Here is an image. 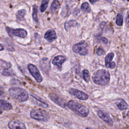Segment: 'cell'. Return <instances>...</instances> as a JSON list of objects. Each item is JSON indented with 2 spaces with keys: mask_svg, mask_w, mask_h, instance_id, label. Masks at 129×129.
I'll return each instance as SVG.
<instances>
[{
  "mask_svg": "<svg viewBox=\"0 0 129 129\" xmlns=\"http://www.w3.org/2000/svg\"><path fill=\"white\" fill-rule=\"evenodd\" d=\"M96 53L98 55H102L104 54L105 51L101 47H98L96 50Z\"/></svg>",
  "mask_w": 129,
  "mask_h": 129,
  "instance_id": "cell-28",
  "label": "cell"
},
{
  "mask_svg": "<svg viewBox=\"0 0 129 129\" xmlns=\"http://www.w3.org/2000/svg\"><path fill=\"white\" fill-rule=\"evenodd\" d=\"M12 104L7 101L0 99V108L4 110H10L12 108Z\"/></svg>",
  "mask_w": 129,
  "mask_h": 129,
  "instance_id": "cell-15",
  "label": "cell"
},
{
  "mask_svg": "<svg viewBox=\"0 0 129 129\" xmlns=\"http://www.w3.org/2000/svg\"><path fill=\"white\" fill-rule=\"evenodd\" d=\"M28 69L31 74V75L34 78L36 81L38 83H40L43 80V78L41 75L37 68L32 63H29L28 65Z\"/></svg>",
  "mask_w": 129,
  "mask_h": 129,
  "instance_id": "cell-7",
  "label": "cell"
},
{
  "mask_svg": "<svg viewBox=\"0 0 129 129\" xmlns=\"http://www.w3.org/2000/svg\"><path fill=\"white\" fill-rule=\"evenodd\" d=\"M11 97L18 102H22L28 100L29 95L27 91L19 87H13L9 89Z\"/></svg>",
  "mask_w": 129,
  "mask_h": 129,
  "instance_id": "cell-3",
  "label": "cell"
},
{
  "mask_svg": "<svg viewBox=\"0 0 129 129\" xmlns=\"http://www.w3.org/2000/svg\"><path fill=\"white\" fill-rule=\"evenodd\" d=\"M48 3H49V1L43 0L42 1L41 6L40 7V11L41 13H43L46 10V8H47Z\"/></svg>",
  "mask_w": 129,
  "mask_h": 129,
  "instance_id": "cell-23",
  "label": "cell"
},
{
  "mask_svg": "<svg viewBox=\"0 0 129 129\" xmlns=\"http://www.w3.org/2000/svg\"><path fill=\"white\" fill-rule=\"evenodd\" d=\"M2 112H3V111H2V110L0 109V115H1V114L2 113Z\"/></svg>",
  "mask_w": 129,
  "mask_h": 129,
  "instance_id": "cell-34",
  "label": "cell"
},
{
  "mask_svg": "<svg viewBox=\"0 0 129 129\" xmlns=\"http://www.w3.org/2000/svg\"><path fill=\"white\" fill-rule=\"evenodd\" d=\"M3 92V89L2 88V87H0V93H2Z\"/></svg>",
  "mask_w": 129,
  "mask_h": 129,
  "instance_id": "cell-33",
  "label": "cell"
},
{
  "mask_svg": "<svg viewBox=\"0 0 129 129\" xmlns=\"http://www.w3.org/2000/svg\"><path fill=\"white\" fill-rule=\"evenodd\" d=\"M59 6H60V3L58 1H56V0L53 1L50 6L51 11L52 12L55 11L56 10L58 9Z\"/></svg>",
  "mask_w": 129,
  "mask_h": 129,
  "instance_id": "cell-21",
  "label": "cell"
},
{
  "mask_svg": "<svg viewBox=\"0 0 129 129\" xmlns=\"http://www.w3.org/2000/svg\"><path fill=\"white\" fill-rule=\"evenodd\" d=\"M115 62H114V61H111V62H110L109 63H108V64H106V65H105V66L107 67V68H110V69H113V68H115Z\"/></svg>",
  "mask_w": 129,
  "mask_h": 129,
  "instance_id": "cell-29",
  "label": "cell"
},
{
  "mask_svg": "<svg viewBox=\"0 0 129 129\" xmlns=\"http://www.w3.org/2000/svg\"><path fill=\"white\" fill-rule=\"evenodd\" d=\"M92 80L94 83L97 85L105 86L109 82V73L104 69L99 70L93 75Z\"/></svg>",
  "mask_w": 129,
  "mask_h": 129,
  "instance_id": "cell-1",
  "label": "cell"
},
{
  "mask_svg": "<svg viewBox=\"0 0 129 129\" xmlns=\"http://www.w3.org/2000/svg\"><path fill=\"white\" fill-rule=\"evenodd\" d=\"M90 2L92 4H94L95 3L97 2V1H90Z\"/></svg>",
  "mask_w": 129,
  "mask_h": 129,
  "instance_id": "cell-32",
  "label": "cell"
},
{
  "mask_svg": "<svg viewBox=\"0 0 129 129\" xmlns=\"http://www.w3.org/2000/svg\"><path fill=\"white\" fill-rule=\"evenodd\" d=\"M114 54L113 52H110L109 53H108L105 57V65L109 63L110 62H111L113 57H114Z\"/></svg>",
  "mask_w": 129,
  "mask_h": 129,
  "instance_id": "cell-24",
  "label": "cell"
},
{
  "mask_svg": "<svg viewBox=\"0 0 129 129\" xmlns=\"http://www.w3.org/2000/svg\"><path fill=\"white\" fill-rule=\"evenodd\" d=\"M116 106L119 110H123L128 108V104L123 99H119L116 101Z\"/></svg>",
  "mask_w": 129,
  "mask_h": 129,
  "instance_id": "cell-16",
  "label": "cell"
},
{
  "mask_svg": "<svg viewBox=\"0 0 129 129\" xmlns=\"http://www.w3.org/2000/svg\"><path fill=\"white\" fill-rule=\"evenodd\" d=\"M101 40L104 44H107L108 43V39L105 37H102L101 38Z\"/></svg>",
  "mask_w": 129,
  "mask_h": 129,
  "instance_id": "cell-30",
  "label": "cell"
},
{
  "mask_svg": "<svg viewBox=\"0 0 129 129\" xmlns=\"http://www.w3.org/2000/svg\"><path fill=\"white\" fill-rule=\"evenodd\" d=\"M88 44L84 40L75 44L73 46L74 52L81 55H86L88 52Z\"/></svg>",
  "mask_w": 129,
  "mask_h": 129,
  "instance_id": "cell-5",
  "label": "cell"
},
{
  "mask_svg": "<svg viewBox=\"0 0 129 129\" xmlns=\"http://www.w3.org/2000/svg\"><path fill=\"white\" fill-rule=\"evenodd\" d=\"M85 129H91V128H89V127H86V128H85Z\"/></svg>",
  "mask_w": 129,
  "mask_h": 129,
  "instance_id": "cell-35",
  "label": "cell"
},
{
  "mask_svg": "<svg viewBox=\"0 0 129 129\" xmlns=\"http://www.w3.org/2000/svg\"><path fill=\"white\" fill-rule=\"evenodd\" d=\"M10 129H26L25 124L18 120H12L8 123Z\"/></svg>",
  "mask_w": 129,
  "mask_h": 129,
  "instance_id": "cell-11",
  "label": "cell"
},
{
  "mask_svg": "<svg viewBox=\"0 0 129 129\" xmlns=\"http://www.w3.org/2000/svg\"><path fill=\"white\" fill-rule=\"evenodd\" d=\"M0 67L4 69H9L12 67V64L9 62H7L0 58Z\"/></svg>",
  "mask_w": 129,
  "mask_h": 129,
  "instance_id": "cell-20",
  "label": "cell"
},
{
  "mask_svg": "<svg viewBox=\"0 0 129 129\" xmlns=\"http://www.w3.org/2000/svg\"><path fill=\"white\" fill-rule=\"evenodd\" d=\"M81 9L83 12H85L86 13H89L91 11L90 7L87 2H84L82 4L81 6Z\"/></svg>",
  "mask_w": 129,
  "mask_h": 129,
  "instance_id": "cell-22",
  "label": "cell"
},
{
  "mask_svg": "<svg viewBox=\"0 0 129 129\" xmlns=\"http://www.w3.org/2000/svg\"><path fill=\"white\" fill-rule=\"evenodd\" d=\"M6 30L10 36H15L21 38H25L27 35V31L23 28H17L14 29L9 27H7L6 28Z\"/></svg>",
  "mask_w": 129,
  "mask_h": 129,
  "instance_id": "cell-6",
  "label": "cell"
},
{
  "mask_svg": "<svg viewBox=\"0 0 129 129\" xmlns=\"http://www.w3.org/2000/svg\"><path fill=\"white\" fill-rule=\"evenodd\" d=\"M4 49V47L2 44L0 43V51H2Z\"/></svg>",
  "mask_w": 129,
  "mask_h": 129,
  "instance_id": "cell-31",
  "label": "cell"
},
{
  "mask_svg": "<svg viewBox=\"0 0 129 129\" xmlns=\"http://www.w3.org/2000/svg\"><path fill=\"white\" fill-rule=\"evenodd\" d=\"M31 96L33 97V98L34 99L35 103L37 105L42 108H47L48 107V105L46 102L43 101V100H42L39 97L37 96L36 95H34L32 94H31Z\"/></svg>",
  "mask_w": 129,
  "mask_h": 129,
  "instance_id": "cell-14",
  "label": "cell"
},
{
  "mask_svg": "<svg viewBox=\"0 0 129 129\" xmlns=\"http://www.w3.org/2000/svg\"><path fill=\"white\" fill-rule=\"evenodd\" d=\"M26 15V10L25 9H22L18 11L16 14V18L18 20L22 21L24 19V17Z\"/></svg>",
  "mask_w": 129,
  "mask_h": 129,
  "instance_id": "cell-19",
  "label": "cell"
},
{
  "mask_svg": "<svg viewBox=\"0 0 129 129\" xmlns=\"http://www.w3.org/2000/svg\"><path fill=\"white\" fill-rule=\"evenodd\" d=\"M44 38L47 40L49 42H52L54 41L56 38V34L55 32V31L53 29H49L47 30L44 35Z\"/></svg>",
  "mask_w": 129,
  "mask_h": 129,
  "instance_id": "cell-12",
  "label": "cell"
},
{
  "mask_svg": "<svg viewBox=\"0 0 129 129\" xmlns=\"http://www.w3.org/2000/svg\"><path fill=\"white\" fill-rule=\"evenodd\" d=\"M30 115L32 119L43 122H47L50 118L49 114L45 110L40 109H33L31 110Z\"/></svg>",
  "mask_w": 129,
  "mask_h": 129,
  "instance_id": "cell-4",
  "label": "cell"
},
{
  "mask_svg": "<svg viewBox=\"0 0 129 129\" xmlns=\"http://www.w3.org/2000/svg\"><path fill=\"white\" fill-rule=\"evenodd\" d=\"M37 12H38V7L36 5H34L32 7V18L33 20L36 22H38Z\"/></svg>",
  "mask_w": 129,
  "mask_h": 129,
  "instance_id": "cell-18",
  "label": "cell"
},
{
  "mask_svg": "<svg viewBox=\"0 0 129 129\" xmlns=\"http://www.w3.org/2000/svg\"><path fill=\"white\" fill-rule=\"evenodd\" d=\"M66 58L62 55H57L54 57L52 61V63L58 67V69H61L62 63L66 61Z\"/></svg>",
  "mask_w": 129,
  "mask_h": 129,
  "instance_id": "cell-13",
  "label": "cell"
},
{
  "mask_svg": "<svg viewBox=\"0 0 129 129\" xmlns=\"http://www.w3.org/2000/svg\"><path fill=\"white\" fill-rule=\"evenodd\" d=\"M49 96L51 100L57 105L61 106L62 108H66L67 104L65 100L59 95L54 94L50 93L49 94Z\"/></svg>",
  "mask_w": 129,
  "mask_h": 129,
  "instance_id": "cell-8",
  "label": "cell"
},
{
  "mask_svg": "<svg viewBox=\"0 0 129 129\" xmlns=\"http://www.w3.org/2000/svg\"><path fill=\"white\" fill-rule=\"evenodd\" d=\"M97 113L98 117L101 118L103 121H104L105 122L110 125H113V120L107 113L102 110H98Z\"/></svg>",
  "mask_w": 129,
  "mask_h": 129,
  "instance_id": "cell-10",
  "label": "cell"
},
{
  "mask_svg": "<svg viewBox=\"0 0 129 129\" xmlns=\"http://www.w3.org/2000/svg\"><path fill=\"white\" fill-rule=\"evenodd\" d=\"M2 74L6 76H14L15 74L12 70L9 69H4L2 72Z\"/></svg>",
  "mask_w": 129,
  "mask_h": 129,
  "instance_id": "cell-25",
  "label": "cell"
},
{
  "mask_svg": "<svg viewBox=\"0 0 129 129\" xmlns=\"http://www.w3.org/2000/svg\"><path fill=\"white\" fill-rule=\"evenodd\" d=\"M69 92L71 94L73 95V96H75L76 98L80 100H87L89 98L88 95L87 94H86V93H84L82 91H79L75 89L71 88L69 90Z\"/></svg>",
  "mask_w": 129,
  "mask_h": 129,
  "instance_id": "cell-9",
  "label": "cell"
},
{
  "mask_svg": "<svg viewBox=\"0 0 129 129\" xmlns=\"http://www.w3.org/2000/svg\"><path fill=\"white\" fill-rule=\"evenodd\" d=\"M67 106L72 111L82 117H87L89 113L88 108L74 100L69 101L67 103Z\"/></svg>",
  "mask_w": 129,
  "mask_h": 129,
  "instance_id": "cell-2",
  "label": "cell"
},
{
  "mask_svg": "<svg viewBox=\"0 0 129 129\" xmlns=\"http://www.w3.org/2000/svg\"><path fill=\"white\" fill-rule=\"evenodd\" d=\"M83 77L84 80L88 82L90 80V76H89V71L87 70H84L83 71Z\"/></svg>",
  "mask_w": 129,
  "mask_h": 129,
  "instance_id": "cell-27",
  "label": "cell"
},
{
  "mask_svg": "<svg viewBox=\"0 0 129 129\" xmlns=\"http://www.w3.org/2000/svg\"><path fill=\"white\" fill-rule=\"evenodd\" d=\"M79 23L75 20H71L69 21L66 22L64 23V28L66 30H68V29L71 28V27H76L79 26Z\"/></svg>",
  "mask_w": 129,
  "mask_h": 129,
  "instance_id": "cell-17",
  "label": "cell"
},
{
  "mask_svg": "<svg viewBox=\"0 0 129 129\" xmlns=\"http://www.w3.org/2000/svg\"><path fill=\"white\" fill-rule=\"evenodd\" d=\"M123 17L120 14L117 15L116 19V24L118 26H121L123 24Z\"/></svg>",
  "mask_w": 129,
  "mask_h": 129,
  "instance_id": "cell-26",
  "label": "cell"
}]
</instances>
